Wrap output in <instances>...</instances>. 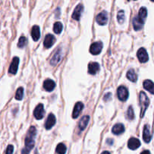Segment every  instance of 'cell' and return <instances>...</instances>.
<instances>
[{
  "instance_id": "obj_14",
  "label": "cell",
  "mask_w": 154,
  "mask_h": 154,
  "mask_svg": "<svg viewBox=\"0 0 154 154\" xmlns=\"http://www.w3.org/2000/svg\"><path fill=\"white\" fill-rule=\"evenodd\" d=\"M83 108H84V104L81 102H77L76 105H75V108H74L73 113H72V117H73L74 119H76L77 117L79 116L80 113L81 112V111L83 110Z\"/></svg>"
},
{
  "instance_id": "obj_19",
  "label": "cell",
  "mask_w": 154,
  "mask_h": 154,
  "mask_svg": "<svg viewBox=\"0 0 154 154\" xmlns=\"http://www.w3.org/2000/svg\"><path fill=\"white\" fill-rule=\"evenodd\" d=\"M61 54L62 53H61V50L60 49H58L57 51H56L54 57H53L52 59H51V64L52 65V66H56V65L60 61V60H61Z\"/></svg>"
},
{
  "instance_id": "obj_17",
  "label": "cell",
  "mask_w": 154,
  "mask_h": 154,
  "mask_svg": "<svg viewBox=\"0 0 154 154\" xmlns=\"http://www.w3.org/2000/svg\"><path fill=\"white\" fill-rule=\"evenodd\" d=\"M99 65L97 63H90L88 66V72L90 75H96L99 71Z\"/></svg>"
},
{
  "instance_id": "obj_27",
  "label": "cell",
  "mask_w": 154,
  "mask_h": 154,
  "mask_svg": "<svg viewBox=\"0 0 154 154\" xmlns=\"http://www.w3.org/2000/svg\"><path fill=\"white\" fill-rule=\"evenodd\" d=\"M23 97V87H20L17 89L16 92V95H15V99L17 100H22Z\"/></svg>"
},
{
  "instance_id": "obj_18",
  "label": "cell",
  "mask_w": 154,
  "mask_h": 154,
  "mask_svg": "<svg viewBox=\"0 0 154 154\" xmlns=\"http://www.w3.org/2000/svg\"><path fill=\"white\" fill-rule=\"evenodd\" d=\"M124 131L125 127L121 123H117V124L114 125L112 128V132L114 135H120V134L123 133Z\"/></svg>"
},
{
  "instance_id": "obj_29",
  "label": "cell",
  "mask_w": 154,
  "mask_h": 154,
  "mask_svg": "<svg viewBox=\"0 0 154 154\" xmlns=\"http://www.w3.org/2000/svg\"><path fill=\"white\" fill-rule=\"evenodd\" d=\"M126 117L129 120H132L135 118V114H134V111H133V108H132V106H130L129 108L127 111V114H126Z\"/></svg>"
},
{
  "instance_id": "obj_32",
  "label": "cell",
  "mask_w": 154,
  "mask_h": 154,
  "mask_svg": "<svg viewBox=\"0 0 154 154\" xmlns=\"http://www.w3.org/2000/svg\"><path fill=\"white\" fill-rule=\"evenodd\" d=\"M29 150H27L26 149H23V150H22V152H21V154H29Z\"/></svg>"
},
{
  "instance_id": "obj_36",
  "label": "cell",
  "mask_w": 154,
  "mask_h": 154,
  "mask_svg": "<svg viewBox=\"0 0 154 154\" xmlns=\"http://www.w3.org/2000/svg\"><path fill=\"white\" fill-rule=\"evenodd\" d=\"M128 1H130V0H128ZM134 1H136V0H134Z\"/></svg>"
},
{
  "instance_id": "obj_12",
  "label": "cell",
  "mask_w": 154,
  "mask_h": 154,
  "mask_svg": "<svg viewBox=\"0 0 154 154\" xmlns=\"http://www.w3.org/2000/svg\"><path fill=\"white\" fill-rule=\"evenodd\" d=\"M55 42V38L53 35L48 34L45 37V41H44V46L46 48H50L53 46V45Z\"/></svg>"
},
{
  "instance_id": "obj_2",
  "label": "cell",
  "mask_w": 154,
  "mask_h": 154,
  "mask_svg": "<svg viewBox=\"0 0 154 154\" xmlns=\"http://www.w3.org/2000/svg\"><path fill=\"white\" fill-rule=\"evenodd\" d=\"M139 102L140 105H141V117H143L144 114H145L146 110H147L149 105H150V100H149L148 97L147 96L146 93H144V92H141L140 93Z\"/></svg>"
},
{
  "instance_id": "obj_4",
  "label": "cell",
  "mask_w": 154,
  "mask_h": 154,
  "mask_svg": "<svg viewBox=\"0 0 154 154\" xmlns=\"http://www.w3.org/2000/svg\"><path fill=\"white\" fill-rule=\"evenodd\" d=\"M45 109H44V105L42 104H39L36 106L34 110V117L37 120H42L45 116Z\"/></svg>"
},
{
  "instance_id": "obj_28",
  "label": "cell",
  "mask_w": 154,
  "mask_h": 154,
  "mask_svg": "<svg viewBox=\"0 0 154 154\" xmlns=\"http://www.w3.org/2000/svg\"><path fill=\"white\" fill-rule=\"evenodd\" d=\"M27 43V39L26 38L24 37V36H22V37L20 38L19 39V42H18V47H19L20 48H23V47L26 46V45Z\"/></svg>"
},
{
  "instance_id": "obj_16",
  "label": "cell",
  "mask_w": 154,
  "mask_h": 154,
  "mask_svg": "<svg viewBox=\"0 0 154 154\" xmlns=\"http://www.w3.org/2000/svg\"><path fill=\"white\" fill-rule=\"evenodd\" d=\"M56 84L54 81H52L51 79H48L44 82L43 87L46 91L51 92L54 90V89L55 88Z\"/></svg>"
},
{
  "instance_id": "obj_10",
  "label": "cell",
  "mask_w": 154,
  "mask_h": 154,
  "mask_svg": "<svg viewBox=\"0 0 154 154\" xmlns=\"http://www.w3.org/2000/svg\"><path fill=\"white\" fill-rule=\"evenodd\" d=\"M140 146H141V142H140V141L138 138H131L129 140V141H128V147L131 150H136Z\"/></svg>"
},
{
  "instance_id": "obj_35",
  "label": "cell",
  "mask_w": 154,
  "mask_h": 154,
  "mask_svg": "<svg viewBox=\"0 0 154 154\" xmlns=\"http://www.w3.org/2000/svg\"><path fill=\"white\" fill-rule=\"evenodd\" d=\"M150 1H152V2H154V0H150Z\"/></svg>"
},
{
  "instance_id": "obj_8",
  "label": "cell",
  "mask_w": 154,
  "mask_h": 154,
  "mask_svg": "<svg viewBox=\"0 0 154 154\" xmlns=\"http://www.w3.org/2000/svg\"><path fill=\"white\" fill-rule=\"evenodd\" d=\"M84 11V6L81 4L78 5L76 6L75 11H74L73 14H72V18L75 20H79L80 18H81V14H82V12Z\"/></svg>"
},
{
  "instance_id": "obj_25",
  "label": "cell",
  "mask_w": 154,
  "mask_h": 154,
  "mask_svg": "<svg viewBox=\"0 0 154 154\" xmlns=\"http://www.w3.org/2000/svg\"><path fill=\"white\" fill-rule=\"evenodd\" d=\"M56 151L58 154H65L66 152V147L65 146V144H62V143L59 144L56 149Z\"/></svg>"
},
{
  "instance_id": "obj_13",
  "label": "cell",
  "mask_w": 154,
  "mask_h": 154,
  "mask_svg": "<svg viewBox=\"0 0 154 154\" xmlns=\"http://www.w3.org/2000/svg\"><path fill=\"white\" fill-rule=\"evenodd\" d=\"M56 123V117L53 114H50L45 122V129H51Z\"/></svg>"
},
{
  "instance_id": "obj_9",
  "label": "cell",
  "mask_w": 154,
  "mask_h": 154,
  "mask_svg": "<svg viewBox=\"0 0 154 154\" xmlns=\"http://www.w3.org/2000/svg\"><path fill=\"white\" fill-rule=\"evenodd\" d=\"M19 58L18 57H14L13 60L11 62L10 68H9V73L12 74V75H15L17 72L18 69V65H19Z\"/></svg>"
},
{
  "instance_id": "obj_5",
  "label": "cell",
  "mask_w": 154,
  "mask_h": 154,
  "mask_svg": "<svg viewBox=\"0 0 154 154\" xmlns=\"http://www.w3.org/2000/svg\"><path fill=\"white\" fill-rule=\"evenodd\" d=\"M137 57H138L140 63H146L149 60V57L147 53V51L144 48H141L138 50V53H137Z\"/></svg>"
},
{
  "instance_id": "obj_6",
  "label": "cell",
  "mask_w": 154,
  "mask_h": 154,
  "mask_svg": "<svg viewBox=\"0 0 154 154\" xmlns=\"http://www.w3.org/2000/svg\"><path fill=\"white\" fill-rule=\"evenodd\" d=\"M108 20V15L106 11H102L99 13L96 17V22L99 25H105Z\"/></svg>"
},
{
  "instance_id": "obj_24",
  "label": "cell",
  "mask_w": 154,
  "mask_h": 154,
  "mask_svg": "<svg viewBox=\"0 0 154 154\" xmlns=\"http://www.w3.org/2000/svg\"><path fill=\"white\" fill-rule=\"evenodd\" d=\"M63 26L62 24V23L60 22H57L54 23V31L56 34H60L62 31H63Z\"/></svg>"
},
{
  "instance_id": "obj_22",
  "label": "cell",
  "mask_w": 154,
  "mask_h": 154,
  "mask_svg": "<svg viewBox=\"0 0 154 154\" xmlns=\"http://www.w3.org/2000/svg\"><path fill=\"white\" fill-rule=\"evenodd\" d=\"M89 121H90V117L89 116H84L81 118V120H80L79 123V129L81 131H83L85 129V128L87 127V124H88Z\"/></svg>"
},
{
  "instance_id": "obj_11",
  "label": "cell",
  "mask_w": 154,
  "mask_h": 154,
  "mask_svg": "<svg viewBox=\"0 0 154 154\" xmlns=\"http://www.w3.org/2000/svg\"><path fill=\"white\" fill-rule=\"evenodd\" d=\"M132 23H133V27L135 29V30L138 31V30H140L142 29L144 23V20L141 19V18H140L138 16H137L135 17H134Z\"/></svg>"
},
{
  "instance_id": "obj_34",
  "label": "cell",
  "mask_w": 154,
  "mask_h": 154,
  "mask_svg": "<svg viewBox=\"0 0 154 154\" xmlns=\"http://www.w3.org/2000/svg\"><path fill=\"white\" fill-rule=\"evenodd\" d=\"M102 154H111L109 153V152H108V151H105V152H103V153H102Z\"/></svg>"
},
{
  "instance_id": "obj_21",
  "label": "cell",
  "mask_w": 154,
  "mask_h": 154,
  "mask_svg": "<svg viewBox=\"0 0 154 154\" xmlns=\"http://www.w3.org/2000/svg\"><path fill=\"white\" fill-rule=\"evenodd\" d=\"M143 86H144L145 90H147V91H149L152 94H154V84L151 81H150V80L144 81Z\"/></svg>"
},
{
  "instance_id": "obj_37",
  "label": "cell",
  "mask_w": 154,
  "mask_h": 154,
  "mask_svg": "<svg viewBox=\"0 0 154 154\" xmlns=\"http://www.w3.org/2000/svg\"><path fill=\"white\" fill-rule=\"evenodd\" d=\"M35 154H38V153H35Z\"/></svg>"
},
{
  "instance_id": "obj_20",
  "label": "cell",
  "mask_w": 154,
  "mask_h": 154,
  "mask_svg": "<svg viewBox=\"0 0 154 154\" xmlns=\"http://www.w3.org/2000/svg\"><path fill=\"white\" fill-rule=\"evenodd\" d=\"M32 38L35 42L38 41L40 38V29H39L38 26H34L32 29Z\"/></svg>"
},
{
  "instance_id": "obj_30",
  "label": "cell",
  "mask_w": 154,
  "mask_h": 154,
  "mask_svg": "<svg viewBox=\"0 0 154 154\" xmlns=\"http://www.w3.org/2000/svg\"><path fill=\"white\" fill-rule=\"evenodd\" d=\"M117 20L120 23H123L125 20V14L123 11H120L117 14Z\"/></svg>"
},
{
  "instance_id": "obj_23",
  "label": "cell",
  "mask_w": 154,
  "mask_h": 154,
  "mask_svg": "<svg viewBox=\"0 0 154 154\" xmlns=\"http://www.w3.org/2000/svg\"><path fill=\"white\" fill-rule=\"evenodd\" d=\"M126 77H127V78L129 81H132V82H136L137 79H138V76H137L136 73L135 72V71L132 70V69L127 72Z\"/></svg>"
},
{
  "instance_id": "obj_1",
  "label": "cell",
  "mask_w": 154,
  "mask_h": 154,
  "mask_svg": "<svg viewBox=\"0 0 154 154\" xmlns=\"http://www.w3.org/2000/svg\"><path fill=\"white\" fill-rule=\"evenodd\" d=\"M36 136V129L34 126L30 127L28 133H27L26 137L25 139V145L26 149L29 151L33 148L35 145V138Z\"/></svg>"
},
{
  "instance_id": "obj_15",
  "label": "cell",
  "mask_w": 154,
  "mask_h": 154,
  "mask_svg": "<svg viewBox=\"0 0 154 154\" xmlns=\"http://www.w3.org/2000/svg\"><path fill=\"white\" fill-rule=\"evenodd\" d=\"M152 135L150 133V126L149 125H146L144 127V132H143V139L146 143H149L151 140Z\"/></svg>"
},
{
  "instance_id": "obj_33",
  "label": "cell",
  "mask_w": 154,
  "mask_h": 154,
  "mask_svg": "<svg viewBox=\"0 0 154 154\" xmlns=\"http://www.w3.org/2000/svg\"><path fill=\"white\" fill-rule=\"evenodd\" d=\"M141 154H150V153L149 150H144V151H143Z\"/></svg>"
},
{
  "instance_id": "obj_26",
  "label": "cell",
  "mask_w": 154,
  "mask_h": 154,
  "mask_svg": "<svg viewBox=\"0 0 154 154\" xmlns=\"http://www.w3.org/2000/svg\"><path fill=\"white\" fill-rule=\"evenodd\" d=\"M147 10L145 7H141L139 10V13H138V17L141 18L142 20L145 19L147 17Z\"/></svg>"
},
{
  "instance_id": "obj_3",
  "label": "cell",
  "mask_w": 154,
  "mask_h": 154,
  "mask_svg": "<svg viewBox=\"0 0 154 154\" xmlns=\"http://www.w3.org/2000/svg\"><path fill=\"white\" fill-rule=\"evenodd\" d=\"M117 96H118V99L122 102L127 100L129 97V91L124 86H120L117 89Z\"/></svg>"
},
{
  "instance_id": "obj_7",
  "label": "cell",
  "mask_w": 154,
  "mask_h": 154,
  "mask_svg": "<svg viewBox=\"0 0 154 154\" xmlns=\"http://www.w3.org/2000/svg\"><path fill=\"white\" fill-rule=\"evenodd\" d=\"M102 50V42H94L91 45L90 48V51L93 55L99 54Z\"/></svg>"
},
{
  "instance_id": "obj_31",
  "label": "cell",
  "mask_w": 154,
  "mask_h": 154,
  "mask_svg": "<svg viewBox=\"0 0 154 154\" xmlns=\"http://www.w3.org/2000/svg\"><path fill=\"white\" fill-rule=\"evenodd\" d=\"M13 152H14V147H13V146H12V145L8 146L5 154H13Z\"/></svg>"
}]
</instances>
